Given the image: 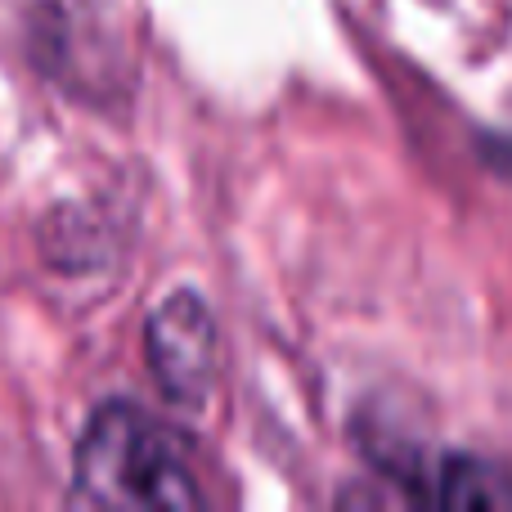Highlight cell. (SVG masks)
Here are the masks:
<instances>
[{
  "mask_svg": "<svg viewBox=\"0 0 512 512\" xmlns=\"http://www.w3.org/2000/svg\"><path fill=\"white\" fill-rule=\"evenodd\" d=\"M423 504L436 508H512V472L477 454H441L427 472Z\"/></svg>",
  "mask_w": 512,
  "mask_h": 512,
  "instance_id": "cell-3",
  "label": "cell"
},
{
  "mask_svg": "<svg viewBox=\"0 0 512 512\" xmlns=\"http://www.w3.org/2000/svg\"><path fill=\"white\" fill-rule=\"evenodd\" d=\"M72 504L86 508H203L180 436L131 400H104L72 450Z\"/></svg>",
  "mask_w": 512,
  "mask_h": 512,
  "instance_id": "cell-1",
  "label": "cell"
},
{
  "mask_svg": "<svg viewBox=\"0 0 512 512\" xmlns=\"http://www.w3.org/2000/svg\"><path fill=\"white\" fill-rule=\"evenodd\" d=\"M144 355L167 405L203 414L221 382V333L216 315L198 292H171L144 328Z\"/></svg>",
  "mask_w": 512,
  "mask_h": 512,
  "instance_id": "cell-2",
  "label": "cell"
}]
</instances>
